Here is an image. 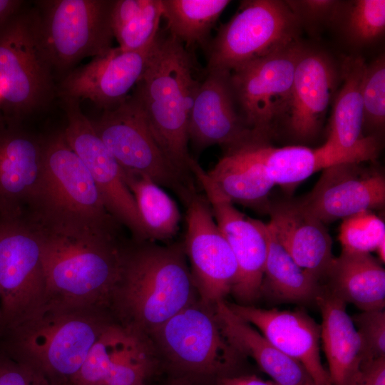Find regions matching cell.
<instances>
[{
    "label": "cell",
    "instance_id": "41",
    "mask_svg": "<svg viewBox=\"0 0 385 385\" xmlns=\"http://www.w3.org/2000/svg\"><path fill=\"white\" fill-rule=\"evenodd\" d=\"M215 385H278L273 381H265L256 376H227L216 380Z\"/></svg>",
    "mask_w": 385,
    "mask_h": 385
},
{
    "label": "cell",
    "instance_id": "11",
    "mask_svg": "<svg viewBox=\"0 0 385 385\" xmlns=\"http://www.w3.org/2000/svg\"><path fill=\"white\" fill-rule=\"evenodd\" d=\"M93 128L125 173L146 175L183 200L195 185L188 184L168 160L154 138L135 97L103 111Z\"/></svg>",
    "mask_w": 385,
    "mask_h": 385
},
{
    "label": "cell",
    "instance_id": "26",
    "mask_svg": "<svg viewBox=\"0 0 385 385\" xmlns=\"http://www.w3.org/2000/svg\"><path fill=\"white\" fill-rule=\"evenodd\" d=\"M254 136L225 148L214 168L207 171L220 192L233 204L258 207L267 211L268 196L274 184L269 178Z\"/></svg>",
    "mask_w": 385,
    "mask_h": 385
},
{
    "label": "cell",
    "instance_id": "9",
    "mask_svg": "<svg viewBox=\"0 0 385 385\" xmlns=\"http://www.w3.org/2000/svg\"><path fill=\"white\" fill-rule=\"evenodd\" d=\"M301 26L285 1L247 0L207 47V71L238 66L296 41Z\"/></svg>",
    "mask_w": 385,
    "mask_h": 385
},
{
    "label": "cell",
    "instance_id": "31",
    "mask_svg": "<svg viewBox=\"0 0 385 385\" xmlns=\"http://www.w3.org/2000/svg\"><path fill=\"white\" fill-rule=\"evenodd\" d=\"M123 178L134 197L148 240L167 241L175 236L181 221L176 202L146 175L123 172Z\"/></svg>",
    "mask_w": 385,
    "mask_h": 385
},
{
    "label": "cell",
    "instance_id": "36",
    "mask_svg": "<svg viewBox=\"0 0 385 385\" xmlns=\"http://www.w3.org/2000/svg\"><path fill=\"white\" fill-rule=\"evenodd\" d=\"M363 128L376 131L385 123V58L366 64L362 83Z\"/></svg>",
    "mask_w": 385,
    "mask_h": 385
},
{
    "label": "cell",
    "instance_id": "12",
    "mask_svg": "<svg viewBox=\"0 0 385 385\" xmlns=\"http://www.w3.org/2000/svg\"><path fill=\"white\" fill-rule=\"evenodd\" d=\"M302 46L296 41L230 71L238 111L246 126L257 136L265 139L274 122L287 114Z\"/></svg>",
    "mask_w": 385,
    "mask_h": 385
},
{
    "label": "cell",
    "instance_id": "35",
    "mask_svg": "<svg viewBox=\"0 0 385 385\" xmlns=\"http://www.w3.org/2000/svg\"><path fill=\"white\" fill-rule=\"evenodd\" d=\"M339 240L347 252L371 253L385 240L384 221L371 211H365L342 220Z\"/></svg>",
    "mask_w": 385,
    "mask_h": 385
},
{
    "label": "cell",
    "instance_id": "4",
    "mask_svg": "<svg viewBox=\"0 0 385 385\" xmlns=\"http://www.w3.org/2000/svg\"><path fill=\"white\" fill-rule=\"evenodd\" d=\"M192 58L178 40L158 36L148 66L133 89L149 128L163 154L190 185L194 158L189 149L188 123L199 85Z\"/></svg>",
    "mask_w": 385,
    "mask_h": 385
},
{
    "label": "cell",
    "instance_id": "14",
    "mask_svg": "<svg viewBox=\"0 0 385 385\" xmlns=\"http://www.w3.org/2000/svg\"><path fill=\"white\" fill-rule=\"evenodd\" d=\"M61 101L67 118L64 138L91 173L106 210L130 230L136 242L149 241L121 167L83 113L81 103L69 98Z\"/></svg>",
    "mask_w": 385,
    "mask_h": 385
},
{
    "label": "cell",
    "instance_id": "25",
    "mask_svg": "<svg viewBox=\"0 0 385 385\" xmlns=\"http://www.w3.org/2000/svg\"><path fill=\"white\" fill-rule=\"evenodd\" d=\"M315 304L322 315L321 341L331 385H358L365 363L360 335L346 309V304L323 286Z\"/></svg>",
    "mask_w": 385,
    "mask_h": 385
},
{
    "label": "cell",
    "instance_id": "6",
    "mask_svg": "<svg viewBox=\"0 0 385 385\" xmlns=\"http://www.w3.org/2000/svg\"><path fill=\"white\" fill-rule=\"evenodd\" d=\"M148 338L173 376L215 383L232 375L243 357L224 337L214 306L200 299L170 317Z\"/></svg>",
    "mask_w": 385,
    "mask_h": 385
},
{
    "label": "cell",
    "instance_id": "17",
    "mask_svg": "<svg viewBox=\"0 0 385 385\" xmlns=\"http://www.w3.org/2000/svg\"><path fill=\"white\" fill-rule=\"evenodd\" d=\"M156 356L148 338L113 319L70 385H146L155 370Z\"/></svg>",
    "mask_w": 385,
    "mask_h": 385
},
{
    "label": "cell",
    "instance_id": "5",
    "mask_svg": "<svg viewBox=\"0 0 385 385\" xmlns=\"http://www.w3.org/2000/svg\"><path fill=\"white\" fill-rule=\"evenodd\" d=\"M56 95L36 11L25 3L0 22V107L6 126L19 127L27 117L46 108Z\"/></svg>",
    "mask_w": 385,
    "mask_h": 385
},
{
    "label": "cell",
    "instance_id": "22",
    "mask_svg": "<svg viewBox=\"0 0 385 385\" xmlns=\"http://www.w3.org/2000/svg\"><path fill=\"white\" fill-rule=\"evenodd\" d=\"M269 226L295 262L320 283L334 257L331 237L323 223L298 200L270 202Z\"/></svg>",
    "mask_w": 385,
    "mask_h": 385
},
{
    "label": "cell",
    "instance_id": "33",
    "mask_svg": "<svg viewBox=\"0 0 385 385\" xmlns=\"http://www.w3.org/2000/svg\"><path fill=\"white\" fill-rule=\"evenodd\" d=\"M162 16L161 0H114L111 26L118 47L126 51L150 47L159 34Z\"/></svg>",
    "mask_w": 385,
    "mask_h": 385
},
{
    "label": "cell",
    "instance_id": "37",
    "mask_svg": "<svg viewBox=\"0 0 385 385\" xmlns=\"http://www.w3.org/2000/svg\"><path fill=\"white\" fill-rule=\"evenodd\" d=\"M301 27L313 34L322 28L338 24L345 2L333 0L285 1Z\"/></svg>",
    "mask_w": 385,
    "mask_h": 385
},
{
    "label": "cell",
    "instance_id": "32",
    "mask_svg": "<svg viewBox=\"0 0 385 385\" xmlns=\"http://www.w3.org/2000/svg\"><path fill=\"white\" fill-rule=\"evenodd\" d=\"M169 34L185 47H207L212 29L229 0H161Z\"/></svg>",
    "mask_w": 385,
    "mask_h": 385
},
{
    "label": "cell",
    "instance_id": "7",
    "mask_svg": "<svg viewBox=\"0 0 385 385\" xmlns=\"http://www.w3.org/2000/svg\"><path fill=\"white\" fill-rule=\"evenodd\" d=\"M42 170L32 217L95 225L118 231L88 170L63 130L42 139Z\"/></svg>",
    "mask_w": 385,
    "mask_h": 385
},
{
    "label": "cell",
    "instance_id": "1",
    "mask_svg": "<svg viewBox=\"0 0 385 385\" xmlns=\"http://www.w3.org/2000/svg\"><path fill=\"white\" fill-rule=\"evenodd\" d=\"M41 242L46 301L109 310L128 247L116 230L29 218Z\"/></svg>",
    "mask_w": 385,
    "mask_h": 385
},
{
    "label": "cell",
    "instance_id": "15",
    "mask_svg": "<svg viewBox=\"0 0 385 385\" xmlns=\"http://www.w3.org/2000/svg\"><path fill=\"white\" fill-rule=\"evenodd\" d=\"M190 166L191 173L203 190L237 265V276L231 293L237 304L249 305L261 295L267 253L266 224L239 211L220 192L196 160Z\"/></svg>",
    "mask_w": 385,
    "mask_h": 385
},
{
    "label": "cell",
    "instance_id": "39",
    "mask_svg": "<svg viewBox=\"0 0 385 385\" xmlns=\"http://www.w3.org/2000/svg\"><path fill=\"white\" fill-rule=\"evenodd\" d=\"M0 385H52L40 371L6 353L0 354Z\"/></svg>",
    "mask_w": 385,
    "mask_h": 385
},
{
    "label": "cell",
    "instance_id": "45",
    "mask_svg": "<svg viewBox=\"0 0 385 385\" xmlns=\"http://www.w3.org/2000/svg\"><path fill=\"white\" fill-rule=\"evenodd\" d=\"M306 385H315L312 380L309 381Z\"/></svg>",
    "mask_w": 385,
    "mask_h": 385
},
{
    "label": "cell",
    "instance_id": "28",
    "mask_svg": "<svg viewBox=\"0 0 385 385\" xmlns=\"http://www.w3.org/2000/svg\"><path fill=\"white\" fill-rule=\"evenodd\" d=\"M324 287L362 311L385 306V270L370 253L342 250L329 267Z\"/></svg>",
    "mask_w": 385,
    "mask_h": 385
},
{
    "label": "cell",
    "instance_id": "42",
    "mask_svg": "<svg viewBox=\"0 0 385 385\" xmlns=\"http://www.w3.org/2000/svg\"><path fill=\"white\" fill-rule=\"evenodd\" d=\"M25 3L21 0H0V22L19 10Z\"/></svg>",
    "mask_w": 385,
    "mask_h": 385
},
{
    "label": "cell",
    "instance_id": "43",
    "mask_svg": "<svg viewBox=\"0 0 385 385\" xmlns=\"http://www.w3.org/2000/svg\"><path fill=\"white\" fill-rule=\"evenodd\" d=\"M212 384L188 377L173 376L165 385H211Z\"/></svg>",
    "mask_w": 385,
    "mask_h": 385
},
{
    "label": "cell",
    "instance_id": "2",
    "mask_svg": "<svg viewBox=\"0 0 385 385\" xmlns=\"http://www.w3.org/2000/svg\"><path fill=\"white\" fill-rule=\"evenodd\" d=\"M136 243L127 248L109 311L115 322L148 338L199 298L183 242Z\"/></svg>",
    "mask_w": 385,
    "mask_h": 385
},
{
    "label": "cell",
    "instance_id": "40",
    "mask_svg": "<svg viewBox=\"0 0 385 385\" xmlns=\"http://www.w3.org/2000/svg\"><path fill=\"white\" fill-rule=\"evenodd\" d=\"M358 385H385V357L364 364Z\"/></svg>",
    "mask_w": 385,
    "mask_h": 385
},
{
    "label": "cell",
    "instance_id": "24",
    "mask_svg": "<svg viewBox=\"0 0 385 385\" xmlns=\"http://www.w3.org/2000/svg\"><path fill=\"white\" fill-rule=\"evenodd\" d=\"M41 170V140L19 127L0 130V216L24 215V206H31L36 195Z\"/></svg>",
    "mask_w": 385,
    "mask_h": 385
},
{
    "label": "cell",
    "instance_id": "10",
    "mask_svg": "<svg viewBox=\"0 0 385 385\" xmlns=\"http://www.w3.org/2000/svg\"><path fill=\"white\" fill-rule=\"evenodd\" d=\"M46 302L39 233L29 219L0 216V334Z\"/></svg>",
    "mask_w": 385,
    "mask_h": 385
},
{
    "label": "cell",
    "instance_id": "19",
    "mask_svg": "<svg viewBox=\"0 0 385 385\" xmlns=\"http://www.w3.org/2000/svg\"><path fill=\"white\" fill-rule=\"evenodd\" d=\"M227 304L278 350L302 365L315 385H331L320 356L321 327L305 312Z\"/></svg>",
    "mask_w": 385,
    "mask_h": 385
},
{
    "label": "cell",
    "instance_id": "44",
    "mask_svg": "<svg viewBox=\"0 0 385 385\" xmlns=\"http://www.w3.org/2000/svg\"><path fill=\"white\" fill-rule=\"evenodd\" d=\"M6 127V124L0 107V130Z\"/></svg>",
    "mask_w": 385,
    "mask_h": 385
},
{
    "label": "cell",
    "instance_id": "23",
    "mask_svg": "<svg viewBox=\"0 0 385 385\" xmlns=\"http://www.w3.org/2000/svg\"><path fill=\"white\" fill-rule=\"evenodd\" d=\"M258 149L269 178L274 185L291 191L314 173L330 166L375 159L381 144L376 135H369L349 149L337 148L327 143L317 148L300 145L274 148L265 140L260 141Z\"/></svg>",
    "mask_w": 385,
    "mask_h": 385
},
{
    "label": "cell",
    "instance_id": "20",
    "mask_svg": "<svg viewBox=\"0 0 385 385\" xmlns=\"http://www.w3.org/2000/svg\"><path fill=\"white\" fill-rule=\"evenodd\" d=\"M230 75L229 71H209L199 83L188 123L189 143L197 151L213 145L227 148L256 135L238 111Z\"/></svg>",
    "mask_w": 385,
    "mask_h": 385
},
{
    "label": "cell",
    "instance_id": "13",
    "mask_svg": "<svg viewBox=\"0 0 385 385\" xmlns=\"http://www.w3.org/2000/svg\"><path fill=\"white\" fill-rule=\"evenodd\" d=\"M183 202L186 207L184 251L200 301L214 306L231 293L237 265L206 196L195 189Z\"/></svg>",
    "mask_w": 385,
    "mask_h": 385
},
{
    "label": "cell",
    "instance_id": "3",
    "mask_svg": "<svg viewBox=\"0 0 385 385\" xmlns=\"http://www.w3.org/2000/svg\"><path fill=\"white\" fill-rule=\"evenodd\" d=\"M113 320L107 309L46 301L0 336L7 355L38 370L52 385H70Z\"/></svg>",
    "mask_w": 385,
    "mask_h": 385
},
{
    "label": "cell",
    "instance_id": "34",
    "mask_svg": "<svg viewBox=\"0 0 385 385\" xmlns=\"http://www.w3.org/2000/svg\"><path fill=\"white\" fill-rule=\"evenodd\" d=\"M338 24H342L345 36L353 44L371 43L384 33L385 1L345 2Z\"/></svg>",
    "mask_w": 385,
    "mask_h": 385
},
{
    "label": "cell",
    "instance_id": "16",
    "mask_svg": "<svg viewBox=\"0 0 385 385\" xmlns=\"http://www.w3.org/2000/svg\"><path fill=\"white\" fill-rule=\"evenodd\" d=\"M156 40L142 51H126L117 46L93 57L65 75L56 85L57 95L80 103L90 101L103 111L118 106L143 76Z\"/></svg>",
    "mask_w": 385,
    "mask_h": 385
},
{
    "label": "cell",
    "instance_id": "8",
    "mask_svg": "<svg viewBox=\"0 0 385 385\" xmlns=\"http://www.w3.org/2000/svg\"><path fill=\"white\" fill-rule=\"evenodd\" d=\"M114 0H39L34 6L41 43L54 73L66 74L81 60L112 48Z\"/></svg>",
    "mask_w": 385,
    "mask_h": 385
},
{
    "label": "cell",
    "instance_id": "29",
    "mask_svg": "<svg viewBox=\"0 0 385 385\" xmlns=\"http://www.w3.org/2000/svg\"><path fill=\"white\" fill-rule=\"evenodd\" d=\"M366 63L360 56L346 57L342 65L343 84L334 99L326 141L339 149L356 146L363 130L362 83Z\"/></svg>",
    "mask_w": 385,
    "mask_h": 385
},
{
    "label": "cell",
    "instance_id": "27",
    "mask_svg": "<svg viewBox=\"0 0 385 385\" xmlns=\"http://www.w3.org/2000/svg\"><path fill=\"white\" fill-rule=\"evenodd\" d=\"M220 329L229 344L243 357L253 359L278 385H306L312 380L299 362L278 350L252 325L240 318L225 300L214 305Z\"/></svg>",
    "mask_w": 385,
    "mask_h": 385
},
{
    "label": "cell",
    "instance_id": "38",
    "mask_svg": "<svg viewBox=\"0 0 385 385\" xmlns=\"http://www.w3.org/2000/svg\"><path fill=\"white\" fill-rule=\"evenodd\" d=\"M351 319L363 343L365 363L385 357L384 310L362 311Z\"/></svg>",
    "mask_w": 385,
    "mask_h": 385
},
{
    "label": "cell",
    "instance_id": "21",
    "mask_svg": "<svg viewBox=\"0 0 385 385\" xmlns=\"http://www.w3.org/2000/svg\"><path fill=\"white\" fill-rule=\"evenodd\" d=\"M338 78V71L328 54L302 46L287 113L289 128L294 138L305 141L317 135Z\"/></svg>",
    "mask_w": 385,
    "mask_h": 385
},
{
    "label": "cell",
    "instance_id": "18",
    "mask_svg": "<svg viewBox=\"0 0 385 385\" xmlns=\"http://www.w3.org/2000/svg\"><path fill=\"white\" fill-rule=\"evenodd\" d=\"M361 163H343L323 170L313 189L299 202L323 223L382 208L384 175Z\"/></svg>",
    "mask_w": 385,
    "mask_h": 385
},
{
    "label": "cell",
    "instance_id": "30",
    "mask_svg": "<svg viewBox=\"0 0 385 385\" xmlns=\"http://www.w3.org/2000/svg\"><path fill=\"white\" fill-rule=\"evenodd\" d=\"M267 253L261 287L262 293L284 302H314L323 284L300 267L266 224Z\"/></svg>",
    "mask_w": 385,
    "mask_h": 385
}]
</instances>
